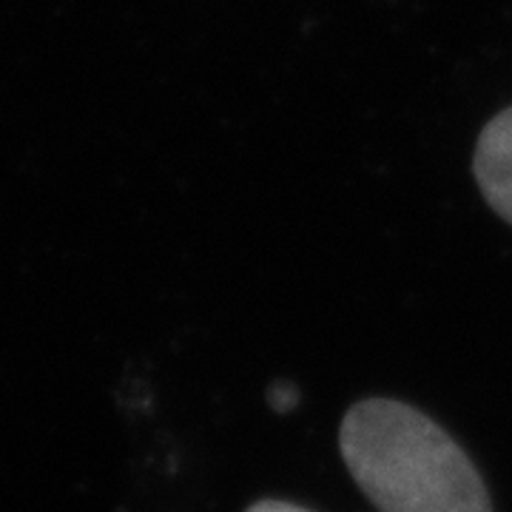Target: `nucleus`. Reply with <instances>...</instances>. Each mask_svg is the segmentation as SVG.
Segmentation results:
<instances>
[{
	"mask_svg": "<svg viewBox=\"0 0 512 512\" xmlns=\"http://www.w3.org/2000/svg\"><path fill=\"white\" fill-rule=\"evenodd\" d=\"M478 191L495 214L512 225V106L481 128L473 154Z\"/></svg>",
	"mask_w": 512,
	"mask_h": 512,
	"instance_id": "nucleus-2",
	"label": "nucleus"
},
{
	"mask_svg": "<svg viewBox=\"0 0 512 512\" xmlns=\"http://www.w3.org/2000/svg\"><path fill=\"white\" fill-rule=\"evenodd\" d=\"M268 404L274 407L276 413H291L293 407L299 404V393L291 382H276L268 390Z\"/></svg>",
	"mask_w": 512,
	"mask_h": 512,
	"instance_id": "nucleus-3",
	"label": "nucleus"
},
{
	"mask_svg": "<svg viewBox=\"0 0 512 512\" xmlns=\"http://www.w3.org/2000/svg\"><path fill=\"white\" fill-rule=\"evenodd\" d=\"M339 450L353 481L379 512H493L476 464L410 404H353L339 430Z\"/></svg>",
	"mask_w": 512,
	"mask_h": 512,
	"instance_id": "nucleus-1",
	"label": "nucleus"
},
{
	"mask_svg": "<svg viewBox=\"0 0 512 512\" xmlns=\"http://www.w3.org/2000/svg\"><path fill=\"white\" fill-rule=\"evenodd\" d=\"M248 512H313L299 507V504H291V501H276V498H265L254 507H248Z\"/></svg>",
	"mask_w": 512,
	"mask_h": 512,
	"instance_id": "nucleus-4",
	"label": "nucleus"
}]
</instances>
